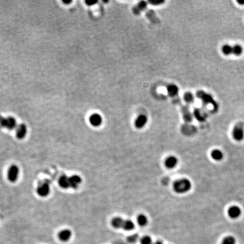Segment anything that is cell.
I'll return each instance as SVG.
<instances>
[{"instance_id": "6da1fadb", "label": "cell", "mask_w": 244, "mask_h": 244, "mask_svg": "<svg viewBox=\"0 0 244 244\" xmlns=\"http://www.w3.org/2000/svg\"><path fill=\"white\" fill-rule=\"evenodd\" d=\"M191 188V182L186 178H182L174 182L173 189L177 194H184L189 191Z\"/></svg>"}, {"instance_id": "7a4b0ae2", "label": "cell", "mask_w": 244, "mask_h": 244, "mask_svg": "<svg viewBox=\"0 0 244 244\" xmlns=\"http://www.w3.org/2000/svg\"><path fill=\"white\" fill-rule=\"evenodd\" d=\"M232 136L235 141L240 142L244 139V123L239 122L235 125L232 130Z\"/></svg>"}, {"instance_id": "3957f363", "label": "cell", "mask_w": 244, "mask_h": 244, "mask_svg": "<svg viewBox=\"0 0 244 244\" xmlns=\"http://www.w3.org/2000/svg\"><path fill=\"white\" fill-rule=\"evenodd\" d=\"M197 96L198 98H200L202 102L205 105L211 104L213 105L215 109H218V105L215 101L214 100L212 96L206 93L203 91H200L197 92Z\"/></svg>"}, {"instance_id": "277c9868", "label": "cell", "mask_w": 244, "mask_h": 244, "mask_svg": "<svg viewBox=\"0 0 244 244\" xmlns=\"http://www.w3.org/2000/svg\"><path fill=\"white\" fill-rule=\"evenodd\" d=\"M0 125L7 129H13L17 125V122L13 117H0Z\"/></svg>"}, {"instance_id": "5b68a950", "label": "cell", "mask_w": 244, "mask_h": 244, "mask_svg": "<svg viewBox=\"0 0 244 244\" xmlns=\"http://www.w3.org/2000/svg\"><path fill=\"white\" fill-rule=\"evenodd\" d=\"M19 175V168L17 165H12L10 167L8 172V178L10 182H16Z\"/></svg>"}, {"instance_id": "8992f818", "label": "cell", "mask_w": 244, "mask_h": 244, "mask_svg": "<svg viewBox=\"0 0 244 244\" xmlns=\"http://www.w3.org/2000/svg\"><path fill=\"white\" fill-rule=\"evenodd\" d=\"M50 192V187L48 182H44L40 184L37 188V193L39 196L45 197L48 196Z\"/></svg>"}, {"instance_id": "52a82bcc", "label": "cell", "mask_w": 244, "mask_h": 244, "mask_svg": "<svg viewBox=\"0 0 244 244\" xmlns=\"http://www.w3.org/2000/svg\"><path fill=\"white\" fill-rule=\"evenodd\" d=\"M242 211L241 208L238 206L233 205V206H230L228 210V214L231 219H235L238 218L241 215Z\"/></svg>"}, {"instance_id": "ba28073f", "label": "cell", "mask_w": 244, "mask_h": 244, "mask_svg": "<svg viewBox=\"0 0 244 244\" xmlns=\"http://www.w3.org/2000/svg\"><path fill=\"white\" fill-rule=\"evenodd\" d=\"M148 123V117L144 114L139 115L134 121V126L137 129L143 128Z\"/></svg>"}, {"instance_id": "9c48e42d", "label": "cell", "mask_w": 244, "mask_h": 244, "mask_svg": "<svg viewBox=\"0 0 244 244\" xmlns=\"http://www.w3.org/2000/svg\"><path fill=\"white\" fill-rule=\"evenodd\" d=\"M178 163V159L177 157L173 156V155H170L167 158L165 159L164 161V165L166 168L169 169H172L175 167L177 165Z\"/></svg>"}, {"instance_id": "30bf717a", "label": "cell", "mask_w": 244, "mask_h": 244, "mask_svg": "<svg viewBox=\"0 0 244 244\" xmlns=\"http://www.w3.org/2000/svg\"><path fill=\"white\" fill-rule=\"evenodd\" d=\"M89 122L93 127H99L102 123V116L98 114H93L89 117Z\"/></svg>"}, {"instance_id": "8fae6325", "label": "cell", "mask_w": 244, "mask_h": 244, "mask_svg": "<svg viewBox=\"0 0 244 244\" xmlns=\"http://www.w3.org/2000/svg\"><path fill=\"white\" fill-rule=\"evenodd\" d=\"M69 181H70V188L75 189L80 185L82 182V179L79 176L75 175L69 177Z\"/></svg>"}, {"instance_id": "7c38bea8", "label": "cell", "mask_w": 244, "mask_h": 244, "mask_svg": "<svg viewBox=\"0 0 244 244\" xmlns=\"http://www.w3.org/2000/svg\"><path fill=\"white\" fill-rule=\"evenodd\" d=\"M27 133V128L26 125L21 124L17 127L16 131L17 137L19 139H24Z\"/></svg>"}, {"instance_id": "4fadbf2b", "label": "cell", "mask_w": 244, "mask_h": 244, "mask_svg": "<svg viewBox=\"0 0 244 244\" xmlns=\"http://www.w3.org/2000/svg\"><path fill=\"white\" fill-rule=\"evenodd\" d=\"M72 236V232L70 230H62L58 234V237L59 239L63 242H66L70 239Z\"/></svg>"}, {"instance_id": "5bb4252c", "label": "cell", "mask_w": 244, "mask_h": 244, "mask_svg": "<svg viewBox=\"0 0 244 244\" xmlns=\"http://www.w3.org/2000/svg\"><path fill=\"white\" fill-rule=\"evenodd\" d=\"M147 5H148L147 2L144 1L139 2L137 6H136L133 9V12L134 14L136 15L140 14L143 11L146 9Z\"/></svg>"}, {"instance_id": "9a60e30c", "label": "cell", "mask_w": 244, "mask_h": 244, "mask_svg": "<svg viewBox=\"0 0 244 244\" xmlns=\"http://www.w3.org/2000/svg\"><path fill=\"white\" fill-rule=\"evenodd\" d=\"M59 185L63 189H68L70 188L69 177L66 175H62L59 177L58 180Z\"/></svg>"}, {"instance_id": "2e32d148", "label": "cell", "mask_w": 244, "mask_h": 244, "mask_svg": "<svg viewBox=\"0 0 244 244\" xmlns=\"http://www.w3.org/2000/svg\"><path fill=\"white\" fill-rule=\"evenodd\" d=\"M167 91L168 95L171 97H173L178 95L179 88L175 84H170L167 86Z\"/></svg>"}, {"instance_id": "e0dca14e", "label": "cell", "mask_w": 244, "mask_h": 244, "mask_svg": "<svg viewBox=\"0 0 244 244\" xmlns=\"http://www.w3.org/2000/svg\"><path fill=\"white\" fill-rule=\"evenodd\" d=\"M210 155L212 159H213L216 161H220L223 159V157H224V154L223 153V152L220 150L217 149L212 150L211 152Z\"/></svg>"}, {"instance_id": "ac0fdd59", "label": "cell", "mask_w": 244, "mask_h": 244, "mask_svg": "<svg viewBox=\"0 0 244 244\" xmlns=\"http://www.w3.org/2000/svg\"><path fill=\"white\" fill-rule=\"evenodd\" d=\"M124 221L125 220L119 216L115 217L111 220V225L116 229L122 228Z\"/></svg>"}, {"instance_id": "d6986e66", "label": "cell", "mask_w": 244, "mask_h": 244, "mask_svg": "<svg viewBox=\"0 0 244 244\" xmlns=\"http://www.w3.org/2000/svg\"><path fill=\"white\" fill-rule=\"evenodd\" d=\"M222 53L226 56L233 55V46L229 44H225L221 49Z\"/></svg>"}, {"instance_id": "ffe728a7", "label": "cell", "mask_w": 244, "mask_h": 244, "mask_svg": "<svg viewBox=\"0 0 244 244\" xmlns=\"http://www.w3.org/2000/svg\"><path fill=\"white\" fill-rule=\"evenodd\" d=\"M194 115L196 117L197 119L199 121H203L206 118V114L205 112L200 110V109H196L194 111Z\"/></svg>"}, {"instance_id": "44dd1931", "label": "cell", "mask_w": 244, "mask_h": 244, "mask_svg": "<svg viewBox=\"0 0 244 244\" xmlns=\"http://www.w3.org/2000/svg\"><path fill=\"white\" fill-rule=\"evenodd\" d=\"M137 223L139 224V225H140L141 227H145L148 223V218L144 214H140L137 216Z\"/></svg>"}, {"instance_id": "7402d4cb", "label": "cell", "mask_w": 244, "mask_h": 244, "mask_svg": "<svg viewBox=\"0 0 244 244\" xmlns=\"http://www.w3.org/2000/svg\"><path fill=\"white\" fill-rule=\"evenodd\" d=\"M134 223L131 220H125L122 228L126 231H130L134 230Z\"/></svg>"}, {"instance_id": "603a6c76", "label": "cell", "mask_w": 244, "mask_h": 244, "mask_svg": "<svg viewBox=\"0 0 244 244\" xmlns=\"http://www.w3.org/2000/svg\"><path fill=\"white\" fill-rule=\"evenodd\" d=\"M243 48L239 44L233 45V55L235 56H240L243 53Z\"/></svg>"}, {"instance_id": "cb8c5ba5", "label": "cell", "mask_w": 244, "mask_h": 244, "mask_svg": "<svg viewBox=\"0 0 244 244\" xmlns=\"http://www.w3.org/2000/svg\"><path fill=\"white\" fill-rule=\"evenodd\" d=\"M184 100L188 104H191L194 101V96L193 95V94L191 93L187 92L184 95Z\"/></svg>"}, {"instance_id": "d4e9b609", "label": "cell", "mask_w": 244, "mask_h": 244, "mask_svg": "<svg viewBox=\"0 0 244 244\" xmlns=\"http://www.w3.org/2000/svg\"><path fill=\"white\" fill-rule=\"evenodd\" d=\"M221 244H236V239L233 236H227L223 239Z\"/></svg>"}, {"instance_id": "484cf974", "label": "cell", "mask_w": 244, "mask_h": 244, "mask_svg": "<svg viewBox=\"0 0 244 244\" xmlns=\"http://www.w3.org/2000/svg\"><path fill=\"white\" fill-rule=\"evenodd\" d=\"M147 17H148L149 19H150L153 22H158L159 20L156 17L155 13L153 11H149L147 13Z\"/></svg>"}, {"instance_id": "4316f807", "label": "cell", "mask_w": 244, "mask_h": 244, "mask_svg": "<svg viewBox=\"0 0 244 244\" xmlns=\"http://www.w3.org/2000/svg\"><path fill=\"white\" fill-rule=\"evenodd\" d=\"M141 244H152V239L149 236H144L141 239Z\"/></svg>"}, {"instance_id": "83f0119b", "label": "cell", "mask_w": 244, "mask_h": 244, "mask_svg": "<svg viewBox=\"0 0 244 244\" xmlns=\"http://www.w3.org/2000/svg\"><path fill=\"white\" fill-rule=\"evenodd\" d=\"M184 118H185V119L186 120H188V121L191 120V119H192V117H191V112H189V111L188 109L187 108H186V107L184 109Z\"/></svg>"}, {"instance_id": "f1b7e54d", "label": "cell", "mask_w": 244, "mask_h": 244, "mask_svg": "<svg viewBox=\"0 0 244 244\" xmlns=\"http://www.w3.org/2000/svg\"><path fill=\"white\" fill-rule=\"evenodd\" d=\"M164 1H162V0H149L148 1V2L151 5L153 6H158V5H161L163 4V3H164Z\"/></svg>"}, {"instance_id": "f546056e", "label": "cell", "mask_w": 244, "mask_h": 244, "mask_svg": "<svg viewBox=\"0 0 244 244\" xmlns=\"http://www.w3.org/2000/svg\"><path fill=\"white\" fill-rule=\"evenodd\" d=\"M138 238H139V236L137 235H132V236H129V237H128V241L130 242H136L137 239H138Z\"/></svg>"}, {"instance_id": "4dcf8cb0", "label": "cell", "mask_w": 244, "mask_h": 244, "mask_svg": "<svg viewBox=\"0 0 244 244\" xmlns=\"http://www.w3.org/2000/svg\"><path fill=\"white\" fill-rule=\"evenodd\" d=\"M97 2V1H86V4L88 6H92L94 4H96Z\"/></svg>"}, {"instance_id": "1f68e13d", "label": "cell", "mask_w": 244, "mask_h": 244, "mask_svg": "<svg viewBox=\"0 0 244 244\" xmlns=\"http://www.w3.org/2000/svg\"><path fill=\"white\" fill-rule=\"evenodd\" d=\"M237 3L241 5H244V1H237Z\"/></svg>"}, {"instance_id": "d6a6232c", "label": "cell", "mask_w": 244, "mask_h": 244, "mask_svg": "<svg viewBox=\"0 0 244 244\" xmlns=\"http://www.w3.org/2000/svg\"><path fill=\"white\" fill-rule=\"evenodd\" d=\"M63 2L65 4H70V3L71 2V1H68V0L65 1V0H64V1H63Z\"/></svg>"}, {"instance_id": "836d02e7", "label": "cell", "mask_w": 244, "mask_h": 244, "mask_svg": "<svg viewBox=\"0 0 244 244\" xmlns=\"http://www.w3.org/2000/svg\"><path fill=\"white\" fill-rule=\"evenodd\" d=\"M153 244H163V243L161 241H157L155 243H154Z\"/></svg>"}]
</instances>
